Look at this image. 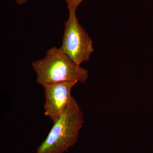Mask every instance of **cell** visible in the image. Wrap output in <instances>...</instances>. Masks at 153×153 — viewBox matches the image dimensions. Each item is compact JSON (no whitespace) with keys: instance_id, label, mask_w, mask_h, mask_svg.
Instances as JSON below:
<instances>
[{"instance_id":"obj_3","label":"cell","mask_w":153,"mask_h":153,"mask_svg":"<svg viewBox=\"0 0 153 153\" xmlns=\"http://www.w3.org/2000/svg\"><path fill=\"white\" fill-rule=\"evenodd\" d=\"M76 8H68V19L64 22V31L61 48L76 65L88 61L93 51L92 41L78 22Z\"/></svg>"},{"instance_id":"obj_5","label":"cell","mask_w":153,"mask_h":153,"mask_svg":"<svg viewBox=\"0 0 153 153\" xmlns=\"http://www.w3.org/2000/svg\"><path fill=\"white\" fill-rule=\"evenodd\" d=\"M65 1L67 3L68 9L70 8L76 9L79 4L82 2L83 0H65Z\"/></svg>"},{"instance_id":"obj_4","label":"cell","mask_w":153,"mask_h":153,"mask_svg":"<svg viewBox=\"0 0 153 153\" xmlns=\"http://www.w3.org/2000/svg\"><path fill=\"white\" fill-rule=\"evenodd\" d=\"M77 82L68 81L42 85L45 98L44 114L53 123L57 120L69 104L72 97L71 89Z\"/></svg>"},{"instance_id":"obj_6","label":"cell","mask_w":153,"mask_h":153,"mask_svg":"<svg viewBox=\"0 0 153 153\" xmlns=\"http://www.w3.org/2000/svg\"><path fill=\"white\" fill-rule=\"evenodd\" d=\"M27 1L28 0H15L16 2L19 5H21L25 4V3L27 2Z\"/></svg>"},{"instance_id":"obj_2","label":"cell","mask_w":153,"mask_h":153,"mask_svg":"<svg viewBox=\"0 0 153 153\" xmlns=\"http://www.w3.org/2000/svg\"><path fill=\"white\" fill-rule=\"evenodd\" d=\"M31 65L36 82L42 86L68 81L85 83L88 77L87 69L76 65L61 48L55 47L47 51L44 58L33 61Z\"/></svg>"},{"instance_id":"obj_1","label":"cell","mask_w":153,"mask_h":153,"mask_svg":"<svg viewBox=\"0 0 153 153\" xmlns=\"http://www.w3.org/2000/svg\"><path fill=\"white\" fill-rule=\"evenodd\" d=\"M84 123V115L76 100L71 101L53 125L46 139L37 147L36 153H63L77 141Z\"/></svg>"}]
</instances>
